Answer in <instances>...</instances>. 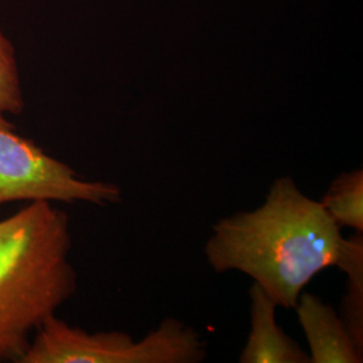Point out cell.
Wrapping results in <instances>:
<instances>
[{
	"label": "cell",
	"instance_id": "obj_4",
	"mask_svg": "<svg viewBox=\"0 0 363 363\" xmlns=\"http://www.w3.org/2000/svg\"><path fill=\"white\" fill-rule=\"evenodd\" d=\"M121 199L116 184L84 181L67 164L16 133L0 113V205L13 201L89 202L104 206Z\"/></svg>",
	"mask_w": 363,
	"mask_h": 363
},
{
	"label": "cell",
	"instance_id": "obj_5",
	"mask_svg": "<svg viewBox=\"0 0 363 363\" xmlns=\"http://www.w3.org/2000/svg\"><path fill=\"white\" fill-rule=\"evenodd\" d=\"M307 337L311 363H362L363 349L351 337L342 316L331 304L303 291L295 306Z\"/></svg>",
	"mask_w": 363,
	"mask_h": 363
},
{
	"label": "cell",
	"instance_id": "obj_9",
	"mask_svg": "<svg viewBox=\"0 0 363 363\" xmlns=\"http://www.w3.org/2000/svg\"><path fill=\"white\" fill-rule=\"evenodd\" d=\"M23 106L15 50L0 28V113L19 115Z\"/></svg>",
	"mask_w": 363,
	"mask_h": 363
},
{
	"label": "cell",
	"instance_id": "obj_3",
	"mask_svg": "<svg viewBox=\"0 0 363 363\" xmlns=\"http://www.w3.org/2000/svg\"><path fill=\"white\" fill-rule=\"evenodd\" d=\"M208 343L191 325L167 318L142 340L127 333L91 334L49 316L21 363H199Z\"/></svg>",
	"mask_w": 363,
	"mask_h": 363
},
{
	"label": "cell",
	"instance_id": "obj_7",
	"mask_svg": "<svg viewBox=\"0 0 363 363\" xmlns=\"http://www.w3.org/2000/svg\"><path fill=\"white\" fill-rule=\"evenodd\" d=\"M337 267L347 276L340 316L355 343L363 349V232L345 238Z\"/></svg>",
	"mask_w": 363,
	"mask_h": 363
},
{
	"label": "cell",
	"instance_id": "obj_6",
	"mask_svg": "<svg viewBox=\"0 0 363 363\" xmlns=\"http://www.w3.org/2000/svg\"><path fill=\"white\" fill-rule=\"evenodd\" d=\"M249 298L250 333L240 363H311L310 354L277 325L279 307L259 284H252Z\"/></svg>",
	"mask_w": 363,
	"mask_h": 363
},
{
	"label": "cell",
	"instance_id": "obj_2",
	"mask_svg": "<svg viewBox=\"0 0 363 363\" xmlns=\"http://www.w3.org/2000/svg\"><path fill=\"white\" fill-rule=\"evenodd\" d=\"M70 220L34 201L0 222V361L19 362L30 334L77 291Z\"/></svg>",
	"mask_w": 363,
	"mask_h": 363
},
{
	"label": "cell",
	"instance_id": "obj_1",
	"mask_svg": "<svg viewBox=\"0 0 363 363\" xmlns=\"http://www.w3.org/2000/svg\"><path fill=\"white\" fill-rule=\"evenodd\" d=\"M343 245L340 228L320 201L286 175L273 182L261 206L218 220L203 252L216 272L247 274L277 307L289 310L316 274L337 267Z\"/></svg>",
	"mask_w": 363,
	"mask_h": 363
},
{
	"label": "cell",
	"instance_id": "obj_8",
	"mask_svg": "<svg viewBox=\"0 0 363 363\" xmlns=\"http://www.w3.org/2000/svg\"><path fill=\"white\" fill-rule=\"evenodd\" d=\"M322 206L337 226L363 232V171L352 169L334 179L323 198Z\"/></svg>",
	"mask_w": 363,
	"mask_h": 363
}]
</instances>
